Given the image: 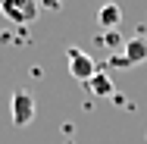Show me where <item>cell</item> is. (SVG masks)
<instances>
[{"label":"cell","instance_id":"obj_4","mask_svg":"<svg viewBox=\"0 0 147 144\" xmlns=\"http://www.w3.org/2000/svg\"><path fill=\"white\" fill-rule=\"evenodd\" d=\"M122 57H125L128 66H141V63H147V38H141V34L131 38V41L125 44V53H122Z\"/></svg>","mask_w":147,"mask_h":144},{"label":"cell","instance_id":"obj_3","mask_svg":"<svg viewBox=\"0 0 147 144\" xmlns=\"http://www.w3.org/2000/svg\"><path fill=\"white\" fill-rule=\"evenodd\" d=\"M9 116H13V125H31L34 122V97L28 91H16L13 100H9Z\"/></svg>","mask_w":147,"mask_h":144},{"label":"cell","instance_id":"obj_2","mask_svg":"<svg viewBox=\"0 0 147 144\" xmlns=\"http://www.w3.org/2000/svg\"><path fill=\"white\" fill-rule=\"evenodd\" d=\"M66 59H69V72H72V78H78V82H85V85H88L91 78L97 75V63H94V59L85 53V50H78V47H69Z\"/></svg>","mask_w":147,"mask_h":144},{"label":"cell","instance_id":"obj_7","mask_svg":"<svg viewBox=\"0 0 147 144\" xmlns=\"http://www.w3.org/2000/svg\"><path fill=\"white\" fill-rule=\"evenodd\" d=\"M38 3H41V9H63L66 0H38Z\"/></svg>","mask_w":147,"mask_h":144},{"label":"cell","instance_id":"obj_1","mask_svg":"<svg viewBox=\"0 0 147 144\" xmlns=\"http://www.w3.org/2000/svg\"><path fill=\"white\" fill-rule=\"evenodd\" d=\"M0 13L13 25H31L41 13V3L38 0H0Z\"/></svg>","mask_w":147,"mask_h":144},{"label":"cell","instance_id":"obj_5","mask_svg":"<svg viewBox=\"0 0 147 144\" xmlns=\"http://www.w3.org/2000/svg\"><path fill=\"white\" fill-rule=\"evenodd\" d=\"M88 91L97 94V97H113V78H110L103 69H97V75L88 82Z\"/></svg>","mask_w":147,"mask_h":144},{"label":"cell","instance_id":"obj_8","mask_svg":"<svg viewBox=\"0 0 147 144\" xmlns=\"http://www.w3.org/2000/svg\"><path fill=\"white\" fill-rule=\"evenodd\" d=\"M110 66H122V69H131V66L125 63V57H110Z\"/></svg>","mask_w":147,"mask_h":144},{"label":"cell","instance_id":"obj_6","mask_svg":"<svg viewBox=\"0 0 147 144\" xmlns=\"http://www.w3.org/2000/svg\"><path fill=\"white\" fill-rule=\"evenodd\" d=\"M119 19H122V6H119V3H103V9L97 13V22H100L103 28H116Z\"/></svg>","mask_w":147,"mask_h":144},{"label":"cell","instance_id":"obj_9","mask_svg":"<svg viewBox=\"0 0 147 144\" xmlns=\"http://www.w3.org/2000/svg\"><path fill=\"white\" fill-rule=\"evenodd\" d=\"M116 44H119V34L110 31V34H107V47H116Z\"/></svg>","mask_w":147,"mask_h":144}]
</instances>
